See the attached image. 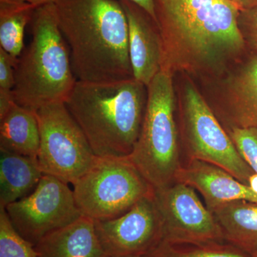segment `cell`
Instances as JSON below:
<instances>
[{
	"instance_id": "obj_8",
	"label": "cell",
	"mask_w": 257,
	"mask_h": 257,
	"mask_svg": "<svg viewBox=\"0 0 257 257\" xmlns=\"http://www.w3.org/2000/svg\"><path fill=\"white\" fill-rule=\"evenodd\" d=\"M68 184L44 175L30 195L7 206V213L19 234L35 245L44 236L82 216Z\"/></svg>"
},
{
	"instance_id": "obj_20",
	"label": "cell",
	"mask_w": 257,
	"mask_h": 257,
	"mask_svg": "<svg viewBox=\"0 0 257 257\" xmlns=\"http://www.w3.org/2000/svg\"><path fill=\"white\" fill-rule=\"evenodd\" d=\"M231 243H172L162 241L145 257H249Z\"/></svg>"
},
{
	"instance_id": "obj_18",
	"label": "cell",
	"mask_w": 257,
	"mask_h": 257,
	"mask_svg": "<svg viewBox=\"0 0 257 257\" xmlns=\"http://www.w3.org/2000/svg\"><path fill=\"white\" fill-rule=\"evenodd\" d=\"M229 99L236 126L257 127V57L232 79Z\"/></svg>"
},
{
	"instance_id": "obj_13",
	"label": "cell",
	"mask_w": 257,
	"mask_h": 257,
	"mask_svg": "<svg viewBox=\"0 0 257 257\" xmlns=\"http://www.w3.org/2000/svg\"><path fill=\"white\" fill-rule=\"evenodd\" d=\"M181 182L202 194L208 209L235 201L256 203L257 194L224 169L204 161L192 159L181 167L175 177Z\"/></svg>"
},
{
	"instance_id": "obj_27",
	"label": "cell",
	"mask_w": 257,
	"mask_h": 257,
	"mask_svg": "<svg viewBox=\"0 0 257 257\" xmlns=\"http://www.w3.org/2000/svg\"><path fill=\"white\" fill-rule=\"evenodd\" d=\"M57 0H0V2H13V3H25L34 5L36 8L49 4H55Z\"/></svg>"
},
{
	"instance_id": "obj_21",
	"label": "cell",
	"mask_w": 257,
	"mask_h": 257,
	"mask_svg": "<svg viewBox=\"0 0 257 257\" xmlns=\"http://www.w3.org/2000/svg\"><path fill=\"white\" fill-rule=\"evenodd\" d=\"M0 257H40L35 245L15 229L3 207H0Z\"/></svg>"
},
{
	"instance_id": "obj_10",
	"label": "cell",
	"mask_w": 257,
	"mask_h": 257,
	"mask_svg": "<svg viewBox=\"0 0 257 257\" xmlns=\"http://www.w3.org/2000/svg\"><path fill=\"white\" fill-rule=\"evenodd\" d=\"M163 240L172 243L223 242L224 234L211 211L187 184L176 182L155 189Z\"/></svg>"
},
{
	"instance_id": "obj_17",
	"label": "cell",
	"mask_w": 257,
	"mask_h": 257,
	"mask_svg": "<svg viewBox=\"0 0 257 257\" xmlns=\"http://www.w3.org/2000/svg\"><path fill=\"white\" fill-rule=\"evenodd\" d=\"M224 240L251 255L257 249V204L239 200L209 209Z\"/></svg>"
},
{
	"instance_id": "obj_3",
	"label": "cell",
	"mask_w": 257,
	"mask_h": 257,
	"mask_svg": "<svg viewBox=\"0 0 257 257\" xmlns=\"http://www.w3.org/2000/svg\"><path fill=\"white\" fill-rule=\"evenodd\" d=\"M147 87L136 79L77 81L64 102L96 156L126 157L140 135Z\"/></svg>"
},
{
	"instance_id": "obj_6",
	"label": "cell",
	"mask_w": 257,
	"mask_h": 257,
	"mask_svg": "<svg viewBox=\"0 0 257 257\" xmlns=\"http://www.w3.org/2000/svg\"><path fill=\"white\" fill-rule=\"evenodd\" d=\"M82 215L106 221L122 215L155 189L126 157H99L73 184Z\"/></svg>"
},
{
	"instance_id": "obj_25",
	"label": "cell",
	"mask_w": 257,
	"mask_h": 257,
	"mask_svg": "<svg viewBox=\"0 0 257 257\" xmlns=\"http://www.w3.org/2000/svg\"><path fill=\"white\" fill-rule=\"evenodd\" d=\"M14 102L13 91L0 90V118L6 114Z\"/></svg>"
},
{
	"instance_id": "obj_1",
	"label": "cell",
	"mask_w": 257,
	"mask_h": 257,
	"mask_svg": "<svg viewBox=\"0 0 257 257\" xmlns=\"http://www.w3.org/2000/svg\"><path fill=\"white\" fill-rule=\"evenodd\" d=\"M162 69L220 68L243 50L241 9L229 0H155Z\"/></svg>"
},
{
	"instance_id": "obj_22",
	"label": "cell",
	"mask_w": 257,
	"mask_h": 257,
	"mask_svg": "<svg viewBox=\"0 0 257 257\" xmlns=\"http://www.w3.org/2000/svg\"><path fill=\"white\" fill-rule=\"evenodd\" d=\"M229 137L243 160L257 174V127L234 126Z\"/></svg>"
},
{
	"instance_id": "obj_30",
	"label": "cell",
	"mask_w": 257,
	"mask_h": 257,
	"mask_svg": "<svg viewBox=\"0 0 257 257\" xmlns=\"http://www.w3.org/2000/svg\"><path fill=\"white\" fill-rule=\"evenodd\" d=\"M251 257H257V249L251 254Z\"/></svg>"
},
{
	"instance_id": "obj_5",
	"label": "cell",
	"mask_w": 257,
	"mask_h": 257,
	"mask_svg": "<svg viewBox=\"0 0 257 257\" xmlns=\"http://www.w3.org/2000/svg\"><path fill=\"white\" fill-rule=\"evenodd\" d=\"M172 72L161 69L147 87L141 130L126 158L154 189L175 183L180 168Z\"/></svg>"
},
{
	"instance_id": "obj_9",
	"label": "cell",
	"mask_w": 257,
	"mask_h": 257,
	"mask_svg": "<svg viewBox=\"0 0 257 257\" xmlns=\"http://www.w3.org/2000/svg\"><path fill=\"white\" fill-rule=\"evenodd\" d=\"M183 111L192 159L218 166L248 185L253 171L243 160L200 93L192 84L185 87Z\"/></svg>"
},
{
	"instance_id": "obj_19",
	"label": "cell",
	"mask_w": 257,
	"mask_h": 257,
	"mask_svg": "<svg viewBox=\"0 0 257 257\" xmlns=\"http://www.w3.org/2000/svg\"><path fill=\"white\" fill-rule=\"evenodd\" d=\"M37 8L28 3L0 2V48L15 63L24 50L25 28Z\"/></svg>"
},
{
	"instance_id": "obj_11",
	"label": "cell",
	"mask_w": 257,
	"mask_h": 257,
	"mask_svg": "<svg viewBox=\"0 0 257 257\" xmlns=\"http://www.w3.org/2000/svg\"><path fill=\"white\" fill-rule=\"evenodd\" d=\"M94 222L98 238L109 257H145L163 240L154 194L139 201L119 217Z\"/></svg>"
},
{
	"instance_id": "obj_2",
	"label": "cell",
	"mask_w": 257,
	"mask_h": 257,
	"mask_svg": "<svg viewBox=\"0 0 257 257\" xmlns=\"http://www.w3.org/2000/svg\"><path fill=\"white\" fill-rule=\"evenodd\" d=\"M55 7L77 80L134 79L127 20L119 0H57Z\"/></svg>"
},
{
	"instance_id": "obj_4",
	"label": "cell",
	"mask_w": 257,
	"mask_h": 257,
	"mask_svg": "<svg viewBox=\"0 0 257 257\" xmlns=\"http://www.w3.org/2000/svg\"><path fill=\"white\" fill-rule=\"evenodd\" d=\"M32 39L15 67V102L37 111L64 103L77 82L67 42L59 28L55 4L39 7L31 22Z\"/></svg>"
},
{
	"instance_id": "obj_12",
	"label": "cell",
	"mask_w": 257,
	"mask_h": 257,
	"mask_svg": "<svg viewBox=\"0 0 257 257\" xmlns=\"http://www.w3.org/2000/svg\"><path fill=\"white\" fill-rule=\"evenodd\" d=\"M126 15L128 55L134 79L148 87L160 72L163 49L160 29L145 10L130 0H119Z\"/></svg>"
},
{
	"instance_id": "obj_16",
	"label": "cell",
	"mask_w": 257,
	"mask_h": 257,
	"mask_svg": "<svg viewBox=\"0 0 257 257\" xmlns=\"http://www.w3.org/2000/svg\"><path fill=\"white\" fill-rule=\"evenodd\" d=\"M40 145L36 112L16 102L0 118V150L37 158Z\"/></svg>"
},
{
	"instance_id": "obj_24",
	"label": "cell",
	"mask_w": 257,
	"mask_h": 257,
	"mask_svg": "<svg viewBox=\"0 0 257 257\" xmlns=\"http://www.w3.org/2000/svg\"><path fill=\"white\" fill-rule=\"evenodd\" d=\"M15 64L13 59L0 48V90L13 91Z\"/></svg>"
},
{
	"instance_id": "obj_23",
	"label": "cell",
	"mask_w": 257,
	"mask_h": 257,
	"mask_svg": "<svg viewBox=\"0 0 257 257\" xmlns=\"http://www.w3.org/2000/svg\"><path fill=\"white\" fill-rule=\"evenodd\" d=\"M238 26L244 41L257 52V7L240 11Z\"/></svg>"
},
{
	"instance_id": "obj_7",
	"label": "cell",
	"mask_w": 257,
	"mask_h": 257,
	"mask_svg": "<svg viewBox=\"0 0 257 257\" xmlns=\"http://www.w3.org/2000/svg\"><path fill=\"white\" fill-rule=\"evenodd\" d=\"M35 112L40 133L37 161L42 173L73 184L97 156L64 103L48 104Z\"/></svg>"
},
{
	"instance_id": "obj_26",
	"label": "cell",
	"mask_w": 257,
	"mask_h": 257,
	"mask_svg": "<svg viewBox=\"0 0 257 257\" xmlns=\"http://www.w3.org/2000/svg\"><path fill=\"white\" fill-rule=\"evenodd\" d=\"M139 7L143 8L147 12L154 20L156 21V15H155V0H130Z\"/></svg>"
},
{
	"instance_id": "obj_15",
	"label": "cell",
	"mask_w": 257,
	"mask_h": 257,
	"mask_svg": "<svg viewBox=\"0 0 257 257\" xmlns=\"http://www.w3.org/2000/svg\"><path fill=\"white\" fill-rule=\"evenodd\" d=\"M43 175L37 158L0 150V207L30 195Z\"/></svg>"
},
{
	"instance_id": "obj_14",
	"label": "cell",
	"mask_w": 257,
	"mask_h": 257,
	"mask_svg": "<svg viewBox=\"0 0 257 257\" xmlns=\"http://www.w3.org/2000/svg\"><path fill=\"white\" fill-rule=\"evenodd\" d=\"M35 248L40 257H109L98 238L94 221L84 215L44 236Z\"/></svg>"
},
{
	"instance_id": "obj_28",
	"label": "cell",
	"mask_w": 257,
	"mask_h": 257,
	"mask_svg": "<svg viewBox=\"0 0 257 257\" xmlns=\"http://www.w3.org/2000/svg\"><path fill=\"white\" fill-rule=\"evenodd\" d=\"M237 5L241 10H249L257 7V0H229Z\"/></svg>"
},
{
	"instance_id": "obj_29",
	"label": "cell",
	"mask_w": 257,
	"mask_h": 257,
	"mask_svg": "<svg viewBox=\"0 0 257 257\" xmlns=\"http://www.w3.org/2000/svg\"><path fill=\"white\" fill-rule=\"evenodd\" d=\"M248 186L255 194H257V174L253 173L250 176L248 180Z\"/></svg>"
}]
</instances>
